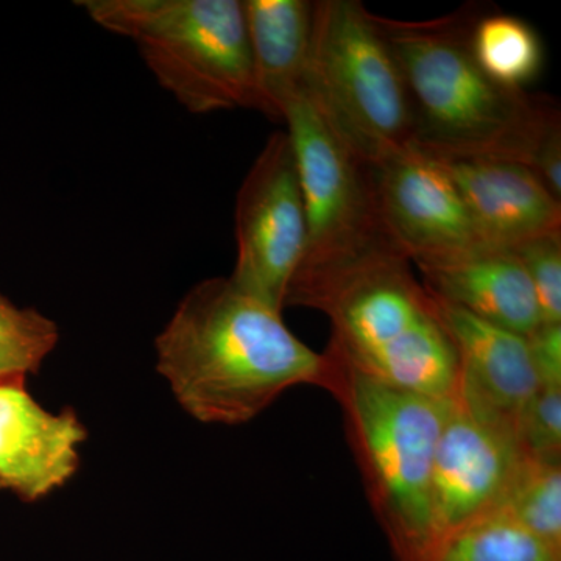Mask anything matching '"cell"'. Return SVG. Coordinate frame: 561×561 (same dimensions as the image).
<instances>
[{
	"label": "cell",
	"mask_w": 561,
	"mask_h": 561,
	"mask_svg": "<svg viewBox=\"0 0 561 561\" xmlns=\"http://www.w3.org/2000/svg\"><path fill=\"white\" fill-rule=\"evenodd\" d=\"M294 306L330 320L328 353L362 375L438 400L459 389V357L431 291L401 254L317 283Z\"/></svg>",
	"instance_id": "cell-3"
},
{
	"label": "cell",
	"mask_w": 561,
	"mask_h": 561,
	"mask_svg": "<svg viewBox=\"0 0 561 561\" xmlns=\"http://www.w3.org/2000/svg\"><path fill=\"white\" fill-rule=\"evenodd\" d=\"M432 297L459 357V389L454 398L516 435L524 408L540 389L527 339Z\"/></svg>",
	"instance_id": "cell-12"
},
{
	"label": "cell",
	"mask_w": 561,
	"mask_h": 561,
	"mask_svg": "<svg viewBox=\"0 0 561 561\" xmlns=\"http://www.w3.org/2000/svg\"><path fill=\"white\" fill-rule=\"evenodd\" d=\"M496 513L561 551V463L524 460Z\"/></svg>",
	"instance_id": "cell-17"
},
{
	"label": "cell",
	"mask_w": 561,
	"mask_h": 561,
	"mask_svg": "<svg viewBox=\"0 0 561 561\" xmlns=\"http://www.w3.org/2000/svg\"><path fill=\"white\" fill-rule=\"evenodd\" d=\"M526 339L538 386L561 389V324L541 323Z\"/></svg>",
	"instance_id": "cell-22"
},
{
	"label": "cell",
	"mask_w": 561,
	"mask_h": 561,
	"mask_svg": "<svg viewBox=\"0 0 561 561\" xmlns=\"http://www.w3.org/2000/svg\"><path fill=\"white\" fill-rule=\"evenodd\" d=\"M88 431L70 408L46 411L27 376H0V490L36 502L61 489L80 467Z\"/></svg>",
	"instance_id": "cell-11"
},
{
	"label": "cell",
	"mask_w": 561,
	"mask_h": 561,
	"mask_svg": "<svg viewBox=\"0 0 561 561\" xmlns=\"http://www.w3.org/2000/svg\"><path fill=\"white\" fill-rule=\"evenodd\" d=\"M236 257L230 278L276 311L286 308L306 250V216L287 131L273 133L236 201Z\"/></svg>",
	"instance_id": "cell-8"
},
{
	"label": "cell",
	"mask_w": 561,
	"mask_h": 561,
	"mask_svg": "<svg viewBox=\"0 0 561 561\" xmlns=\"http://www.w3.org/2000/svg\"><path fill=\"white\" fill-rule=\"evenodd\" d=\"M526 459L513 432L454 398L432 467L430 559L454 535L497 512Z\"/></svg>",
	"instance_id": "cell-9"
},
{
	"label": "cell",
	"mask_w": 561,
	"mask_h": 561,
	"mask_svg": "<svg viewBox=\"0 0 561 561\" xmlns=\"http://www.w3.org/2000/svg\"><path fill=\"white\" fill-rule=\"evenodd\" d=\"M256 106L268 119L308 88L313 24L311 0H243Z\"/></svg>",
	"instance_id": "cell-15"
},
{
	"label": "cell",
	"mask_w": 561,
	"mask_h": 561,
	"mask_svg": "<svg viewBox=\"0 0 561 561\" xmlns=\"http://www.w3.org/2000/svg\"><path fill=\"white\" fill-rule=\"evenodd\" d=\"M283 122L297 162L308 231L287 308L320 280L381 254L401 253L383 227L373 164L334 130L308 88L287 102Z\"/></svg>",
	"instance_id": "cell-7"
},
{
	"label": "cell",
	"mask_w": 561,
	"mask_h": 561,
	"mask_svg": "<svg viewBox=\"0 0 561 561\" xmlns=\"http://www.w3.org/2000/svg\"><path fill=\"white\" fill-rule=\"evenodd\" d=\"M157 370L202 423H249L284 391L335 381V362L286 327L283 312L228 278L201 280L154 341Z\"/></svg>",
	"instance_id": "cell-2"
},
{
	"label": "cell",
	"mask_w": 561,
	"mask_h": 561,
	"mask_svg": "<svg viewBox=\"0 0 561 561\" xmlns=\"http://www.w3.org/2000/svg\"><path fill=\"white\" fill-rule=\"evenodd\" d=\"M516 438L527 459L561 463V389L537 390L519 416Z\"/></svg>",
	"instance_id": "cell-20"
},
{
	"label": "cell",
	"mask_w": 561,
	"mask_h": 561,
	"mask_svg": "<svg viewBox=\"0 0 561 561\" xmlns=\"http://www.w3.org/2000/svg\"><path fill=\"white\" fill-rule=\"evenodd\" d=\"M513 251L530 280L541 323L561 324V232L522 243Z\"/></svg>",
	"instance_id": "cell-21"
},
{
	"label": "cell",
	"mask_w": 561,
	"mask_h": 561,
	"mask_svg": "<svg viewBox=\"0 0 561 561\" xmlns=\"http://www.w3.org/2000/svg\"><path fill=\"white\" fill-rule=\"evenodd\" d=\"M373 172L383 227L415 267L490 249L437 158L411 147L373 164Z\"/></svg>",
	"instance_id": "cell-10"
},
{
	"label": "cell",
	"mask_w": 561,
	"mask_h": 561,
	"mask_svg": "<svg viewBox=\"0 0 561 561\" xmlns=\"http://www.w3.org/2000/svg\"><path fill=\"white\" fill-rule=\"evenodd\" d=\"M95 24L135 41L147 68L190 113L254 110L243 0H83Z\"/></svg>",
	"instance_id": "cell-5"
},
{
	"label": "cell",
	"mask_w": 561,
	"mask_h": 561,
	"mask_svg": "<svg viewBox=\"0 0 561 561\" xmlns=\"http://www.w3.org/2000/svg\"><path fill=\"white\" fill-rule=\"evenodd\" d=\"M416 268L432 295L502 330L527 337L541 324L530 280L513 250L481 249Z\"/></svg>",
	"instance_id": "cell-14"
},
{
	"label": "cell",
	"mask_w": 561,
	"mask_h": 561,
	"mask_svg": "<svg viewBox=\"0 0 561 561\" xmlns=\"http://www.w3.org/2000/svg\"><path fill=\"white\" fill-rule=\"evenodd\" d=\"M471 47L483 72L502 87L524 90L541 72V41L519 18L482 10L472 27Z\"/></svg>",
	"instance_id": "cell-16"
},
{
	"label": "cell",
	"mask_w": 561,
	"mask_h": 561,
	"mask_svg": "<svg viewBox=\"0 0 561 561\" xmlns=\"http://www.w3.org/2000/svg\"><path fill=\"white\" fill-rule=\"evenodd\" d=\"M481 13L479 3H468L437 20L379 16L411 98L413 147L437 160L519 162L561 201L559 103L483 72L471 47Z\"/></svg>",
	"instance_id": "cell-1"
},
{
	"label": "cell",
	"mask_w": 561,
	"mask_h": 561,
	"mask_svg": "<svg viewBox=\"0 0 561 561\" xmlns=\"http://www.w3.org/2000/svg\"><path fill=\"white\" fill-rule=\"evenodd\" d=\"M328 354L335 362L330 393L394 560L426 561L432 467L453 400L378 381Z\"/></svg>",
	"instance_id": "cell-4"
},
{
	"label": "cell",
	"mask_w": 561,
	"mask_h": 561,
	"mask_svg": "<svg viewBox=\"0 0 561 561\" xmlns=\"http://www.w3.org/2000/svg\"><path fill=\"white\" fill-rule=\"evenodd\" d=\"M427 561H561V551L493 513L443 542Z\"/></svg>",
	"instance_id": "cell-18"
},
{
	"label": "cell",
	"mask_w": 561,
	"mask_h": 561,
	"mask_svg": "<svg viewBox=\"0 0 561 561\" xmlns=\"http://www.w3.org/2000/svg\"><path fill=\"white\" fill-rule=\"evenodd\" d=\"M60 331L49 317L20 308L0 294V376L38 375L57 348Z\"/></svg>",
	"instance_id": "cell-19"
},
{
	"label": "cell",
	"mask_w": 561,
	"mask_h": 561,
	"mask_svg": "<svg viewBox=\"0 0 561 561\" xmlns=\"http://www.w3.org/2000/svg\"><path fill=\"white\" fill-rule=\"evenodd\" d=\"M308 91L370 164L413 147L415 119L400 65L378 14L359 0L313 2Z\"/></svg>",
	"instance_id": "cell-6"
},
{
	"label": "cell",
	"mask_w": 561,
	"mask_h": 561,
	"mask_svg": "<svg viewBox=\"0 0 561 561\" xmlns=\"http://www.w3.org/2000/svg\"><path fill=\"white\" fill-rule=\"evenodd\" d=\"M490 249L513 250L560 234L561 201L527 165L501 160H440Z\"/></svg>",
	"instance_id": "cell-13"
}]
</instances>
